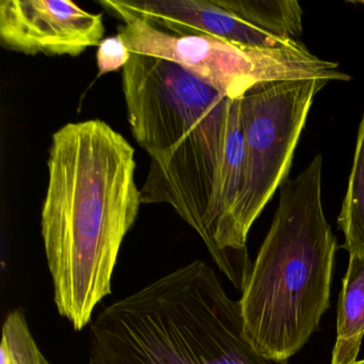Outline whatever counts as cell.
Instances as JSON below:
<instances>
[{
	"mask_svg": "<svg viewBox=\"0 0 364 364\" xmlns=\"http://www.w3.org/2000/svg\"><path fill=\"white\" fill-rule=\"evenodd\" d=\"M321 171L317 154L281 185L278 208L238 300L247 340L278 363L306 346L330 308L338 244L323 210Z\"/></svg>",
	"mask_w": 364,
	"mask_h": 364,
	"instance_id": "7a4b0ae2",
	"label": "cell"
},
{
	"mask_svg": "<svg viewBox=\"0 0 364 364\" xmlns=\"http://www.w3.org/2000/svg\"><path fill=\"white\" fill-rule=\"evenodd\" d=\"M131 56L132 53L118 35L104 39L97 53L99 76L123 70Z\"/></svg>",
	"mask_w": 364,
	"mask_h": 364,
	"instance_id": "4fadbf2b",
	"label": "cell"
},
{
	"mask_svg": "<svg viewBox=\"0 0 364 364\" xmlns=\"http://www.w3.org/2000/svg\"><path fill=\"white\" fill-rule=\"evenodd\" d=\"M328 82L319 78L266 82L240 100L245 157L233 233L236 250L246 259H250L249 231L287 180L313 100Z\"/></svg>",
	"mask_w": 364,
	"mask_h": 364,
	"instance_id": "5b68a950",
	"label": "cell"
},
{
	"mask_svg": "<svg viewBox=\"0 0 364 364\" xmlns=\"http://www.w3.org/2000/svg\"><path fill=\"white\" fill-rule=\"evenodd\" d=\"M344 234L342 248L364 257V116L358 131L348 187L338 218Z\"/></svg>",
	"mask_w": 364,
	"mask_h": 364,
	"instance_id": "8fae6325",
	"label": "cell"
},
{
	"mask_svg": "<svg viewBox=\"0 0 364 364\" xmlns=\"http://www.w3.org/2000/svg\"><path fill=\"white\" fill-rule=\"evenodd\" d=\"M236 16L281 41L296 43L302 35V11L295 0H223Z\"/></svg>",
	"mask_w": 364,
	"mask_h": 364,
	"instance_id": "30bf717a",
	"label": "cell"
},
{
	"mask_svg": "<svg viewBox=\"0 0 364 364\" xmlns=\"http://www.w3.org/2000/svg\"><path fill=\"white\" fill-rule=\"evenodd\" d=\"M280 364H289V363H287V362H282V363H280ZM353 364H364V360H361V361H357V362H355V363H353Z\"/></svg>",
	"mask_w": 364,
	"mask_h": 364,
	"instance_id": "5bb4252c",
	"label": "cell"
},
{
	"mask_svg": "<svg viewBox=\"0 0 364 364\" xmlns=\"http://www.w3.org/2000/svg\"><path fill=\"white\" fill-rule=\"evenodd\" d=\"M129 14L166 31L205 35L236 46L283 48L297 46L259 31L228 9L223 0H114Z\"/></svg>",
	"mask_w": 364,
	"mask_h": 364,
	"instance_id": "ba28073f",
	"label": "cell"
},
{
	"mask_svg": "<svg viewBox=\"0 0 364 364\" xmlns=\"http://www.w3.org/2000/svg\"><path fill=\"white\" fill-rule=\"evenodd\" d=\"M364 338V257L349 255L336 314L331 364H353Z\"/></svg>",
	"mask_w": 364,
	"mask_h": 364,
	"instance_id": "9c48e42d",
	"label": "cell"
},
{
	"mask_svg": "<svg viewBox=\"0 0 364 364\" xmlns=\"http://www.w3.org/2000/svg\"><path fill=\"white\" fill-rule=\"evenodd\" d=\"M122 91L132 133L151 159L173 148L225 95L176 63L135 53L123 68Z\"/></svg>",
	"mask_w": 364,
	"mask_h": 364,
	"instance_id": "8992f818",
	"label": "cell"
},
{
	"mask_svg": "<svg viewBox=\"0 0 364 364\" xmlns=\"http://www.w3.org/2000/svg\"><path fill=\"white\" fill-rule=\"evenodd\" d=\"M89 364L280 363L253 348L240 301L197 259L106 306L90 328Z\"/></svg>",
	"mask_w": 364,
	"mask_h": 364,
	"instance_id": "3957f363",
	"label": "cell"
},
{
	"mask_svg": "<svg viewBox=\"0 0 364 364\" xmlns=\"http://www.w3.org/2000/svg\"><path fill=\"white\" fill-rule=\"evenodd\" d=\"M101 14H90L71 0H3L0 41L21 54L80 56L104 41Z\"/></svg>",
	"mask_w": 364,
	"mask_h": 364,
	"instance_id": "52a82bcc",
	"label": "cell"
},
{
	"mask_svg": "<svg viewBox=\"0 0 364 364\" xmlns=\"http://www.w3.org/2000/svg\"><path fill=\"white\" fill-rule=\"evenodd\" d=\"M48 170L41 233L55 304L80 331L112 294L121 246L142 204L135 150L99 119L69 123L52 136Z\"/></svg>",
	"mask_w": 364,
	"mask_h": 364,
	"instance_id": "6da1fadb",
	"label": "cell"
},
{
	"mask_svg": "<svg viewBox=\"0 0 364 364\" xmlns=\"http://www.w3.org/2000/svg\"><path fill=\"white\" fill-rule=\"evenodd\" d=\"M355 4H360V5H364V0H363V1H355Z\"/></svg>",
	"mask_w": 364,
	"mask_h": 364,
	"instance_id": "9a60e30c",
	"label": "cell"
},
{
	"mask_svg": "<svg viewBox=\"0 0 364 364\" xmlns=\"http://www.w3.org/2000/svg\"><path fill=\"white\" fill-rule=\"evenodd\" d=\"M99 4L122 22L118 36L129 52L176 63L230 99H242L266 82L350 80L338 70V63L318 58L301 42L283 48H246L210 36L166 31L129 14L114 0H100Z\"/></svg>",
	"mask_w": 364,
	"mask_h": 364,
	"instance_id": "277c9868",
	"label": "cell"
},
{
	"mask_svg": "<svg viewBox=\"0 0 364 364\" xmlns=\"http://www.w3.org/2000/svg\"><path fill=\"white\" fill-rule=\"evenodd\" d=\"M0 353L1 364H50L40 351L21 309L10 312L4 323Z\"/></svg>",
	"mask_w": 364,
	"mask_h": 364,
	"instance_id": "7c38bea8",
	"label": "cell"
}]
</instances>
